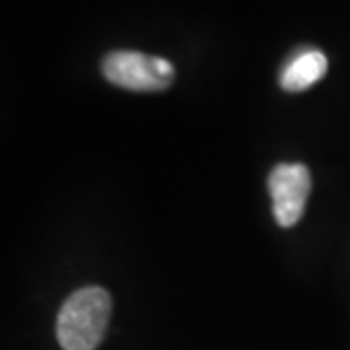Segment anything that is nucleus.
<instances>
[{"instance_id":"obj_1","label":"nucleus","mask_w":350,"mask_h":350,"mask_svg":"<svg viewBox=\"0 0 350 350\" xmlns=\"http://www.w3.org/2000/svg\"><path fill=\"white\" fill-rule=\"evenodd\" d=\"M111 315V298L98 286L76 290L63 304L57 319V338L64 350H96Z\"/></svg>"},{"instance_id":"obj_2","label":"nucleus","mask_w":350,"mask_h":350,"mask_svg":"<svg viewBox=\"0 0 350 350\" xmlns=\"http://www.w3.org/2000/svg\"><path fill=\"white\" fill-rule=\"evenodd\" d=\"M103 76L131 92H160L174 82V64L138 51H113L101 63Z\"/></svg>"},{"instance_id":"obj_3","label":"nucleus","mask_w":350,"mask_h":350,"mask_svg":"<svg viewBox=\"0 0 350 350\" xmlns=\"http://www.w3.org/2000/svg\"><path fill=\"white\" fill-rule=\"evenodd\" d=\"M312 189V177L304 163H280L269 175V193L278 226L290 228L301 218Z\"/></svg>"},{"instance_id":"obj_4","label":"nucleus","mask_w":350,"mask_h":350,"mask_svg":"<svg viewBox=\"0 0 350 350\" xmlns=\"http://www.w3.org/2000/svg\"><path fill=\"white\" fill-rule=\"evenodd\" d=\"M327 66V57L319 49L298 51L280 72V88L286 92H304L325 76Z\"/></svg>"}]
</instances>
